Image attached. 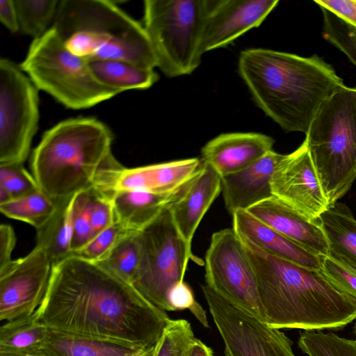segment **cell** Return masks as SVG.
Instances as JSON below:
<instances>
[{
	"mask_svg": "<svg viewBox=\"0 0 356 356\" xmlns=\"http://www.w3.org/2000/svg\"><path fill=\"white\" fill-rule=\"evenodd\" d=\"M36 313L51 330L143 349L156 345L170 321L133 285L75 256L52 266Z\"/></svg>",
	"mask_w": 356,
	"mask_h": 356,
	"instance_id": "cell-1",
	"label": "cell"
},
{
	"mask_svg": "<svg viewBox=\"0 0 356 356\" xmlns=\"http://www.w3.org/2000/svg\"><path fill=\"white\" fill-rule=\"evenodd\" d=\"M238 70L258 106L286 132L306 134L321 105L346 86L316 54L248 49L240 54Z\"/></svg>",
	"mask_w": 356,
	"mask_h": 356,
	"instance_id": "cell-2",
	"label": "cell"
},
{
	"mask_svg": "<svg viewBox=\"0 0 356 356\" xmlns=\"http://www.w3.org/2000/svg\"><path fill=\"white\" fill-rule=\"evenodd\" d=\"M254 270L264 322L276 329H338L356 319V299L320 271L261 250L241 240Z\"/></svg>",
	"mask_w": 356,
	"mask_h": 356,
	"instance_id": "cell-3",
	"label": "cell"
},
{
	"mask_svg": "<svg viewBox=\"0 0 356 356\" xmlns=\"http://www.w3.org/2000/svg\"><path fill=\"white\" fill-rule=\"evenodd\" d=\"M113 136L90 118L62 121L34 149L31 167L40 190L60 200L93 188L102 175L122 165L112 154Z\"/></svg>",
	"mask_w": 356,
	"mask_h": 356,
	"instance_id": "cell-4",
	"label": "cell"
},
{
	"mask_svg": "<svg viewBox=\"0 0 356 356\" xmlns=\"http://www.w3.org/2000/svg\"><path fill=\"white\" fill-rule=\"evenodd\" d=\"M51 28L68 50L88 62L124 60L157 67L143 26L112 1H59Z\"/></svg>",
	"mask_w": 356,
	"mask_h": 356,
	"instance_id": "cell-5",
	"label": "cell"
},
{
	"mask_svg": "<svg viewBox=\"0 0 356 356\" xmlns=\"http://www.w3.org/2000/svg\"><path fill=\"white\" fill-rule=\"evenodd\" d=\"M305 140L330 205L356 179V91L346 86L333 93L314 116Z\"/></svg>",
	"mask_w": 356,
	"mask_h": 356,
	"instance_id": "cell-6",
	"label": "cell"
},
{
	"mask_svg": "<svg viewBox=\"0 0 356 356\" xmlns=\"http://www.w3.org/2000/svg\"><path fill=\"white\" fill-rule=\"evenodd\" d=\"M19 66L38 90L70 108H90L118 95L96 79L89 62L68 50L51 27L33 39Z\"/></svg>",
	"mask_w": 356,
	"mask_h": 356,
	"instance_id": "cell-7",
	"label": "cell"
},
{
	"mask_svg": "<svg viewBox=\"0 0 356 356\" xmlns=\"http://www.w3.org/2000/svg\"><path fill=\"white\" fill-rule=\"evenodd\" d=\"M205 0H146L144 29L157 67L168 77L191 74L200 65Z\"/></svg>",
	"mask_w": 356,
	"mask_h": 356,
	"instance_id": "cell-8",
	"label": "cell"
},
{
	"mask_svg": "<svg viewBox=\"0 0 356 356\" xmlns=\"http://www.w3.org/2000/svg\"><path fill=\"white\" fill-rule=\"evenodd\" d=\"M140 245L139 267L134 287L149 302L165 312H171L168 294L183 282L189 259H193L176 229L168 209L138 232Z\"/></svg>",
	"mask_w": 356,
	"mask_h": 356,
	"instance_id": "cell-9",
	"label": "cell"
},
{
	"mask_svg": "<svg viewBox=\"0 0 356 356\" xmlns=\"http://www.w3.org/2000/svg\"><path fill=\"white\" fill-rule=\"evenodd\" d=\"M39 120L38 88L19 65L0 59V165L24 163Z\"/></svg>",
	"mask_w": 356,
	"mask_h": 356,
	"instance_id": "cell-10",
	"label": "cell"
},
{
	"mask_svg": "<svg viewBox=\"0 0 356 356\" xmlns=\"http://www.w3.org/2000/svg\"><path fill=\"white\" fill-rule=\"evenodd\" d=\"M204 264L206 285L227 302L264 322L255 274L233 228L212 234Z\"/></svg>",
	"mask_w": 356,
	"mask_h": 356,
	"instance_id": "cell-11",
	"label": "cell"
},
{
	"mask_svg": "<svg viewBox=\"0 0 356 356\" xmlns=\"http://www.w3.org/2000/svg\"><path fill=\"white\" fill-rule=\"evenodd\" d=\"M202 289L223 341L225 356H296L292 342L280 330L227 302L207 285Z\"/></svg>",
	"mask_w": 356,
	"mask_h": 356,
	"instance_id": "cell-12",
	"label": "cell"
},
{
	"mask_svg": "<svg viewBox=\"0 0 356 356\" xmlns=\"http://www.w3.org/2000/svg\"><path fill=\"white\" fill-rule=\"evenodd\" d=\"M52 263L47 252L35 247L25 257L0 269V320L10 321L35 313L48 289Z\"/></svg>",
	"mask_w": 356,
	"mask_h": 356,
	"instance_id": "cell-13",
	"label": "cell"
},
{
	"mask_svg": "<svg viewBox=\"0 0 356 356\" xmlns=\"http://www.w3.org/2000/svg\"><path fill=\"white\" fill-rule=\"evenodd\" d=\"M273 195L310 220H318L329 207L307 143L283 154L271 178Z\"/></svg>",
	"mask_w": 356,
	"mask_h": 356,
	"instance_id": "cell-14",
	"label": "cell"
},
{
	"mask_svg": "<svg viewBox=\"0 0 356 356\" xmlns=\"http://www.w3.org/2000/svg\"><path fill=\"white\" fill-rule=\"evenodd\" d=\"M278 3L277 0H205L201 54L225 47L259 26Z\"/></svg>",
	"mask_w": 356,
	"mask_h": 356,
	"instance_id": "cell-15",
	"label": "cell"
},
{
	"mask_svg": "<svg viewBox=\"0 0 356 356\" xmlns=\"http://www.w3.org/2000/svg\"><path fill=\"white\" fill-rule=\"evenodd\" d=\"M200 158H189L132 168L121 166L106 172L95 188L108 196L117 191L142 190L172 193L187 184L202 169Z\"/></svg>",
	"mask_w": 356,
	"mask_h": 356,
	"instance_id": "cell-16",
	"label": "cell"
},
{
	"mask_svg": "<svg viewBox=\"0 0 356 356\" xmlns=\"http://www.w3.org/2000/svg\"><path fill=\"white\" fill-rule=\"evenodd\" d=\"M275 140L259 133L222 134L209 141L201 150V161L221 177L237 172L273 150Z\"/></svg>",
	"mask_w": 356,
	"mask_h": 356,
	"instance_id": "cell-17",
	"label": "cell"
},
{
	"mask_svg": "<svg viewBox=\"0 0 356 356\" xmlns=\"http://www.w3.org/2000/svg\"><path fill=\"white\" fill-rule=\"evenodd\" d=\"M280 234L320 257L328 245L319 220H310L273 196L246 210Z\"/></svg>",
	"mask_w": 356,
	"mask_h": 356,
	"instance_id": "cell-18",
	"label": "cell"
},
{
	"mask_svg": "<svg viewBox=\"0 0 356 356\" xmlns=\"http://www.w3.org/2000/svg\"><path fill=\"white\" fill-rule=\"evenodd\" d=\"M221 191V176L203 163L181 196L168 207L176 229L189 248L200 222Z\"/></svg>",
	"mask_w": 356,
	"mask_h": 356,
	"instance_id": "cell-19",
	"label": "cell"
},
{
	"mask_svg": "<svg viewBox=\"0 0 356 356\" xmlns=\"http://www.w3.org/2000/svg\"><path fill=\"white\" fill-rule=\"evenodd\" d=\"M283 154L268 152L248 167L222 177L225 205L230 214L273 197L271 178Z\"/></svg>",
	"mask_w": 356,
	"mask_h": 356,
	"instance_id": "cell-20",
	"label": "cell"
},
{
	"mask_svg": "<svg viewBox=\"0 0 356 356\" xmlns=\"http://www.w3.org/2000/svg\"><path fill=\"white\" fill-rule=\"evenodd\" d=\"M232 216V228L240 239L273 256L311 270H321V257L280 234L245 210L236 211Z\"/></svg>",
	"mask_w": 356,
	"mask_h": 356,
	"instance_id": "cell-21",
	"label": "cell"
},
{
	"mask_svg": "<svg viewBox=\"0 0 356 356\" xmlns=\"http://www.w3.org/2000/svg\"><path fill=\"white\" fill-rule=\"evenodd\" d=\"M191 180L178 190L168 193L142 190L113 193L111 198L116 220L129 231L143 230L181 196Z\"/></svg>",
	"mask_w": 356,
	"mask_h": 356,
	"instance_id": "cell-22",
	"label": "cell"
},
{
	"mask_svg": "<svg viewBox=\"0 0 356 356\" xmlns=\"http://www.w3.org/2000/svg\"><path fill=\"white\" fill-rule=\"evenodd\" d=\"M318 220L328 245V255L356 270V219L344 204L335 202Z\"/></svg>",
	"mask_w": 356,
	"mask_h": 356,
	"instance_id": "cell-23",
	"label": "cell"
},
{
	"mask_svg": "<svg viewBox=\"0 0 356 356\" xmlns=\"http://www.w3.org/2000/svg\"><path fill=\"white\" fill-rule=\"evenodd\" d=\"M42 349L47 356H138L147 350L51 330Z\"/></svg>",
	"mask_w": 356,
	"mask_h": 356,
	"instance_id": "cell-24",
	"label": "cell"
},
{
	"mask_svg": "<svg viewBox=\"0 0 356 356\" xmlns=\"http://www.w3.org/2000/svg\"><path fill=\"white\" fill-rule=\"evenodd\" d=\"M96 79L118 94L129 90L151 87L159 79L154 69L124 60H99L89 62Z\"/></svg>",
	"mask_w": 356,
	"mask_h": 356,
	"instance_id": "cell-25",
	"label": "cell"
},
{
	"mask_svg": "<svg viewBox=\"0 0 356 356\" xmlns=\"http://www.w3.org/2000/svg\"><path fill=\"white\" fill-rule=\"evenodd\" d=\"M74 195L59 200L54 214L44 226L37 230L36 245L47 252L53 266L72 254Z\"/></svg>",
	"mask_w": 356,
	"mask_h": 356,
	"instance_id": "cell-26",
	"label": "cell"
},
{
	"mask_svg": "<svg viewBox=\"0 0 356 356\" xmlns=\"http://www.w3.org/2000/svg\"><path fill=\"white\" fill-rule=\"evenodd\" d=\"M50 329L36 313L5 322L0 327V353H27L42 348Z\"/></svg>",
	"mask_w": 356,
	"mask_h": 356,
	"instance_id": "cell-27",
	"label": "cell"
},
{
	"mask_svg": "<svg viewBox=\"0 0 356 356\" xmlns=\"http://www.w3.org/2000/svg\"><path fill=\"white\" fill-rule=\"evenodd\" d=\"M58 202L38 191L0 204V211L6 216L25 222L38 230L54 214Z\"/></svg>",
	"mask_w": 356,
	"mask_h": 356,
	"instance_id": "cell-28",
	"label": "cell"
},
{
	"mask_svg": "<svg viewBox=\"0 0 356 356\" xmlns=\"http://www.w3.org/2000/svg\"><path fill=\"white\" fill-rule=\"evenodd\" d=\"M139 232H129L121 238L108 255L97 263L108 272L132 285L140 259Z\"/></svg>",
	"mask_w": 356,
	"mask_h": 356,
	"instance_id": "cell-29",
	"label": "cell"
},
{
	"mask_svg": "<svg viewBox=\"0 0 356 356\" xmlns=\"http://www.w3.org/2000/svg\"><path fill=\"white\" fill-rule=\"evenodd\" d=\"M19 31L38 38L48 31L54 22L59 1L14 0Z\"/></svg>",
	"mask_w": 356,
	"mask_h": 356,
	"instance_id": "cell-30",
	"label": "cell"
},
{
	"mask_svg": "<svg viewBox=\"0 0 356 356\" xmlns=\"http://www.w3.org/2000/svg\"><path fill=\"white\" fill-rule=\"evenodd\" d=\"M298 345L308 356H356V339L332 332L305 331L301 333Z\"/></svg>",
	"mask_w": 356,
	"mask_h": 356,
	"instance_id": "cell-31",
	"label": "cell"
},
{
	"mask_svg": "<svg viewBox=\"0 0 356 356\" xmlns=\"http://www.w3.org/2000/svg\"><path fill=\"white\" fill-rule=\"evenodd\" d=\"M323 37L356 67V30L323 6Z\"/></svg>",
	"mask_w": 356,
	"mask_h": 356,
	"instance_id": "cell-32",
	"label": "cell"
},
{
	"mask_svg": "<svg viewBox=\"0 0 356 356\" xmlns=\"http://www.w3.org/2000/svg\"><path fill=\"white\" fill-rule=\"evenodd\" d=\"M195 337L189 322L170 319L154 346L152 356H185Z\"/></svg>",
	"mask_w": 356,
	"mask_h": 356,
	"instance_id": "cell-33",
	"label": "cell"
},
{
	"mask_svg": "<svg viewBox=\"0 0 356 356\" xmlns=\"http://www.w3.org/2000/svg\"><path fill=\"white\" fill-rule=\"evenodd\" d=\"M92 188L77 193L73 197L72 254L92 238L90 207Z\"/></svg>",
	"mask_w": 356,
	"mask_h": 356,
	"instance_id": "cell-34",
	"label": "cell"
},
{
	"mask_svg": "<svg viewBox=\"0 0 356 356\" xmlns=\"http://www.w3.org/2000/svg\"><path fill=\"white\" fill-rule=\"evenodd\" d=\"M131 231L117 220L110 227L94 236L83 247L74 252L75 256L88 261L99 263L104 260L118 241Z\"/></svg>",
	"mask_w": 356,
	"mask_h": 356,
	"instance_id": "cell-35",
	"label": "cell"
},
{
	"mask_svg": "<svg viewBox=\"0 0 356 356\" xmlns=\"http://www.w3.org/2000/svg\"><path fill=\"white\" fill-rule=\"evenodd\" d=\"M0 188L9 195L11 200L40 191L34 177L23 163L0 165Z\"/></svg>",
	"mask_w": 356,
	"mask_h": 356,
	"instance_id": "cell-36",
	"label": "cell"
},
{
	"mask_svg": "<svg viewBox=\"0 0 356 356\" xmlns=\"http://www.w3.org/2000/svg\"><path fill=\"white\" fill-rule=\"evenodd\" d=\"M320 272L340 291L356 299V270L327 255L321 257Z\"/></svg>",
	"mask_w": 356,
	"mask_h": 356,
	"instance_id": "cell-37",
	"label": "cell"
},
{
	"mask_svg": "<svg viewBox=\"0 0 356 356\" xmlns=\"http://www.w3.org/2000/svg\"><path fill=\"white\" fill-rule=\"evenodd\" d=\"M90 218L92 238L116 221L111 197L101 193L95 188H92Z\"/></svg>",
	"mask_w": 356,
	"mask_h": 356,
	"instance_id": "cell-38",
	"label": "cell"
},
{
	"mask_svg": "<svg viewBox=\"0 0 356 356\" xmlns=\"http://www.w3.org/2000/svg\"><path fill=\"white\" fill-rule=\"evenodd\" d=\"M168 303L171 312L188 309L204 327H209L205 311L195 301L191 289L184 281L171 289L168 294Z\"/></svg>",
	"mask_w": 356,
	"mask_h": 356,
	"instance_id": "cell-39",
	"label": "cell"
},
{
	"mask_svg": "<svg viewBox=\"0 0 356 356\" xmlns=\"http://www.w3.org/2000/svg\"><path fill=\"white\" fill-rule=\"evenodd\" d=\"M356 30V0H315Z\"/></svg>",
	"mask_w": 356,
	"mask_h": 356,
	"instance_id": "cell-40",
	"label": "cell"
},
{
	"mask_svg": "<svg viewBox=\"0 0 356 356\" xmlns=\"http://www.w3.org/2000/svg\"><path fill=\"white\" fill-rule=\"evenodd\" d=\"M15 244L14 229L8 225L2 224L0 226V269L13 260L11 257Z\"/></svg>",
	"mask_w": 356,
	"mask_h": 356,
	"instance_id": "cell-41",
	"label": "cell"
},
{
	"mask_svg": "<svg viewBox=\"0 0 356 356\" xmlns=\"http://www.w3.org/2000/svg\"><path fill=\"white\" fill-rule=\"evenodd\" d=\"M0 20L10 32L15 33L19 31L14 0L0 1Z\"/></svg>",
	"mask_w": 356,
	"mask_h": 356,
	"instance_id": "cell-42",
	"label": "cell"
},
{
	"mask_svg": "<svg viewBox=\"0 0 356 356\" xmlns=\"http://www.w3.org/2000/svg\"><path fill=\"white\" fill-rule=\"evenodd\" d=\"M185 356H213V353L209 346L195 338L188 346Z\"/></svg>",
	"mask_w": 356,
	"mask_h": 356,
	"instance_id": "cell-43",
	"label": "cell"
},
{
	"mask_svg": "<svg viewBox=\"0 0 356 356\" xmlns=\"http://www.w3.org/2000/svg\"><path fill=\"white\" fill-rule=\"evenodd\" d=\"M0 356H47L42 349L27 353H0Z\"/></svg>",
	"mask_w": 356,
	"mask_h": 356,
	"instance_id": "cell-44",
	"label": "cell"
},
{
	"mask_svg": "<svg viewBox=\"0 0 356 356\" xmlns=\"http://www.w3.org/2000/svg\"><path fill=\"white\" fill-rule=\"evenodd\" d=\"M354 333L356 334V323L354 325Z\"/></svg>",
	"mask_w": 356,
	"mask_h": 356,
	"instance_id": "cell-45",
	"label": "cell"
},
{
	"mask_svg": "<svg viewBox=\"0 0 356 356\" xmlns=\"http://www.w3.org/2000/svg\"><path fill=\"white\" fill-rule=\"evenodd\" d=\"M354 88H355V91H356V86H355V87H354Z\"/></svg>",
	"mask_w": 356,
	"mask_h": 356,
	"instance_id": "cell-46",
	"label": "cell"
}]
</instances>
